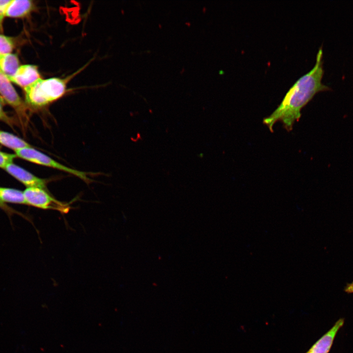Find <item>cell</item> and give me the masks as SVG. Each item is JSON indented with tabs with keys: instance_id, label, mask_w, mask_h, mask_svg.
Instances as JSON below:
<instances>
[{
	"instance_id": "6da1fadb",
	"label": "cell",
	"mask_w": 353,
	"mask_h": 353,
	"mask_svg": "<svg viewBox=\"0 0 353 353\" xmlns=\"http://www.w3.org/2000/svg\"><path fill=\"white\" fill-rule=\"evenodd\" d=\"M323 53L322 47H320L313 68L294 83L277 107L263 119V123L270 131H273L274 125L277 121L282 123L286 130L291 131L295 122L301 117L302 109L315 95L321 91L331 90L322 82L324 74Z\"/></svg>"
},
{
	"instance_id": "7a4b0ae2",
	"label": "cell",
	"mask_w": 353,
	"mask_h": 353,
	"mask_svg": "<svg viewBox=\"0 0 353 353\" xmlns=\"http://www.w3.org/2000/svg\"><path fill=\"white\" fill-rule=\"evenodd\" d=\"M83 69L64 78L55 77L39 79L24 88L26 103L32 107L40 108L61 98L67 92L68 82Z\"/></svg>"
},
{
	"instance_id": "3957f363",
	"label": "cell",
	"mask_w": 353,
	"mask_h": 353,
	"mask_svg": "<svg viewBox=\"0 0 353 353\" xmlns=\"http://www.w3.org/2000/svg\"><path fill=\"white\" fill-rule=\"evenodd\" d=\"M15 154L17 157L29 162L67 172L83 179L86 182L91 181L85 172L66 166L33 148L31 146L18 150L15 151Z\"/></svg>"
},
{
	"instance_id": "277c9868",
	"label": "cell",
	"mask_w": 353,
	"mask_h": 353,
	"mask_svg": "<svg viewBox=\"0 0 353 353\" xmlns=\"http://www.w3.org/2000/svg\"><path fill=\"white\" fill-rule=\"evenodd\" d=\"M27 205L42 209H50L67 213L70 209L69 204L60 202L47 192L37 187H26L23 191Z\"/></svg>"
},
{
	"instance_id": "5b68a950",
	"label": "cell",
	"mask_w": 353,
	"mask_h": 353,
	"mask_svg": "<svg viewBox=\"0 0 353 353\" xmlns=\"http://www.w3.org/2000/svg\"><path fill=\"white\" fill-rule=\"evenodd\" d=\"M0 94L4 101L16 111L22 124L28 119L27 107L19 96L7 77L0 70Z\"/></svg>"
},
{
	"instance_id": "8992f818",
	"label": "cell",
	"mask_w": 353,
	"mask_h": 353,
	"mask_svg": "<svg viewBox=\"0 0 353 353\" xmlns=\"http://www.w3.org/2000/svg\"><path fill=\"white\" fill-rule=\"evenodd\" d=\"M4 170L26 187H37L47 190V180L35 176L13 162L8 164Z\"/></svg>"
},
{
	"instance_id": "52a82bcc",
	"label": "cell",
	"mask_w": 353,
	"mask_h": 353,
	"mask_svg": "<svg viewBox=\"0 0 353 353\" xmlns=\"http://www.w3.org/2000/svg\"><path fill=\"white\" fill-rule=\"evenodd\" d=\"M344 323V319H339L305 353H328L337 332L343 327Z\"/></svg>"
},
{
	"instance_id": "ba28073f",
	"label": "cell",
	"mask_w": 353,
	"mask_h": 353,
	"mask_svg": "<svg viewBox=\"0 0 353 353\" xmlns=\"http://www.w3.org/2000/svg\"><path fill=\"white\" fill-rule=\"evenodd\" d=\"M41 78L38 67L34 65L26 64L21 65L16 74L9 78L24 89Z\"/></svg>"
},
{
	"instance_id": "9c48e42d",
	"label": "cell",
	"mask_w": 353,
	"mask_h": 353,
	"mask_svg": "<svg viewBox=\"0 0 353 353\" xmlns=\"http://www.w3.org/2000/svg\"><path fill=\"white\" fill-rule=\"evenodd\" d=\"M33 2L30 0H11L6 11L5 16L21 18L29 15L34 9Z\"/></svg>"
},
{
	"instance_id": "30bf717a",
	"label": "cell",
	"mask_w": 353,
	"mask_h": 353,
	"mask_svg": "<svg viewBox=\"0 0 353 353\" xmlns=\"http://www.w3.org/2000/svg\"><path fill=\"white\" fill-rule=\"evenodd\" d=\"M20 66L16 54L11 53L0 55V70L8 79L15 76Z\"/></svg>"
},
{
	"instance_id": "8fae6325",
	"label": "cell",
	"mask_w": 353,
	"mask_h": 353,
	"mask_svg": "<svg viewBox=\"0 0 353 353\" xmlns=\"http://www.w3.org/2000/svg\"><path fill=\"white\" fill-rule=\"evenodd\" d=\"M0 201L3 203L26 204L23 191L0 187Z\"/></svg>"
},
{
	"instance_id": "7c38bea8",
	"label": "cell",
	"mask_w": 353,
	"mask_h": 353,
	"mask_svg": "<svg viewBox=\"0 0 353 353\" xmlns=\"http://www.w3.org/2000/svg\"><path fill=\"white\" fill-rule=\"evenodd\" d=\"M0 144L15 151L31 145L24 140L7 132L0 130Z\"/></svg>"
},
{
	"instance_id": "4fadbf2b",
	"label": "cell",
	"mask_w": 353,
	"mask_h": 353,
	"mask_svg": "<svg viewBox=\"0 0 353 353\" xmlns=\"http://www.w3.org/2000/svg\"><path fill=\"white\" fill-rule=\"evenodd\" d=\"M14 47L11 38L0 35V55L11 53Z\"/></svg>"
},
{
	"instance_id": "5bb4252c",
	"label": "cell",
	"mask_w": 353,
	"mask_h": 353,
	"mask_svg": "<svg viewBox=\"0 0 353 353\" xmlns=\"http://www.w3.org/2000/svg\"><path fill=\"white\" fill-rule=\"evenodd\" d=\"M16 154L0 151V168L4 169L9 164L12 163Z\"/></svg>"
},
{
	"instance_id": "9a60e30c",
	"label": "cell",
	"mask_w": 353,
	"mask_h": 353,
	"mask_svg": "<svg viewBox=\"0 0 353 353\" xmlns=\"http://www.w3.org/2000/svg\"><path fill=\"white\" fill-rule=\"evenodd\" d=\"M5 101L0 96V120L12 126L13 124L12 119L5 113L3 109V104Z\"/></svg>"
},
{
	"instance_id": "2e32d148",
	"label": "cell",
	"mask_w": 353,
	"mask_h": 353,
	"mask_svg": "<svg viewBox=\"0 0 353 353\" xmlns=\"http://www.w3.org/2000/svg\"><path fill=\"white\" fill-rule=\"evenodd\" d=\"M11 0H0V31H2V23L6 9Z\"/></svg>"
},
{
	"instance_id": "e0dca14e",
	"label": "cell",
	"mask_w": 353,
	"mask_h": 353,
	"mask_svg": "<svg viewBox=\"0 0 353 353\" xmlns=\"http://www.w3.org/2000/svg\"><path fill=\"white\" fill-rule=\"evenodd\" d=\"M0 208L3 209L8 215L9 217L11 216L13 214L17 213L18 214H20L19 212H17L15 210L13 209L12 208L8 207L7 205H6L5 203H2L0 201Z\"/></svg>"
},
{
	"instance_id": "ac0fdd59",
	"label": "cell",
	"mask_w": 353,
	"mask_h": 353,
	"mask_svg": "<svg viewBox=\"0 0 353 353\" xmlns=\"http://www.w3.org/2000/svg\"><path fill=\"white\" fill-rule=\"evenodd\" d=\"M345 291L349 293H353V282L348 284L346 288H345Z\"/></svg>"
}]
</instances>
